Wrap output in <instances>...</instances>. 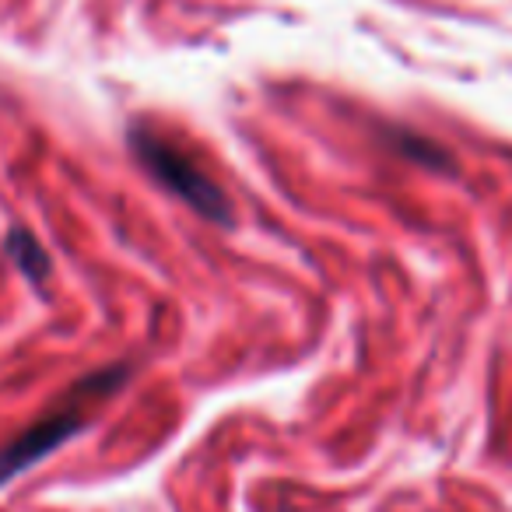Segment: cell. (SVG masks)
Segmentation results:
<instances>
[{"label": "cell", "instance_id": "cell-1", "mask_svg": "<svg viewBox=\"0 0 512 512\" xmlns=\"http://www.w3.org/2000/svg\"><path fill=\"white\" fill-rule=\"evenodd\" d=\"M127 376H130L127 365H109V369L92 372L81 383H74L71 393L53 411H46L39 421H32L8 446H0V488L8 481H15L18 474H25L29 467H36L50 453H57L67 439H74L88 425L92 407L102 404L106 397H113L127 383Z\"/></svg>", "mask_w": 512, "mask_h": 512}, {"label": "cell", "instance_id": "cell-2", "mask_svg": "<svg viewBox=\"0 0 512 512\" xmlns=\"http://www.w3.org/2000/svg\"><path fill=\"white\" fill-rule=\"evenodd\" d=\"M130 148H134L137 162L148 169V176H155L172 197H179L183 204H190L193 211L204 214L207 221H218V225L232 218V204L221 193V186L172 141L144 127H134L130 130Z\"/></svg>", "mask_w": 512, "mask_h": 512}, {"label": "cell", "instance_id": "cell-3", "mask_svg": "<svg viewBox=\"0 0 512 512\" xmlns=\"http://www.w3.org/2000/svg\"><path fill=\"white\" fill-rule=\"evenodd\" d=\"M4 249H8V256L15 260L18 271L29 281H43L46 274H50V256H46V249L36 242V235L25 232V228H11Z\"/></svg>", "mask_w": 512, "mask_h": 512}, {"label": "cell", "instance_id": "cell-4", "mask_svg": "<svg viewBox=\"0 0 512 512\" xmlns=\"http://www.w3.org/2000/svg\"><path fill=\"white\" fill-rule=\"evenodd\" d=\"M397 137H404V141H400V151H407V155H411V137H407V134H397ZM414 155H418V151H414ZM421 162H446V155H442V151L439 148H425V151H421Z\"/></svg>", "mask_w": 512, "mask_h": 512}]
</instances>
